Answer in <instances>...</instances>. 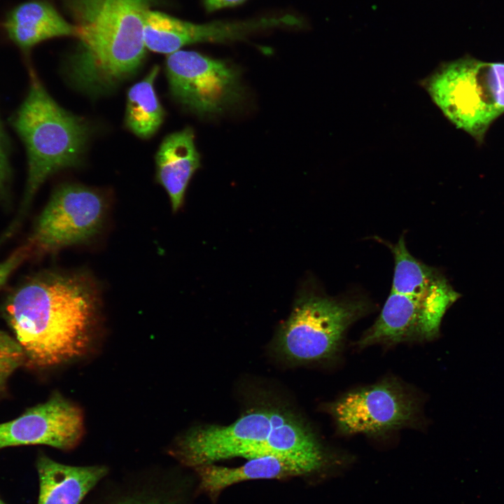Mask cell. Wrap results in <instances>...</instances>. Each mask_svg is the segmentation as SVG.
<instances>
[{
	"label": "cell",
	"mask_w": 504,
	"mask_h": 504,
	"mask_svg": "<svg viewBox=\"0 0 504 504\" xmlns=\"http://www.w3.org/2000/svg\"><path fill=\"white\" fill-rule=\"evenodd\" d=\"M169 453L193 468L233 457L267 456L316 467L325 457L321 444L300 419L274 408L252 411L228 426L192 428Z\"/></svg>",
	"instance_id": "3"
},
{
	"label": "cell",
	"mask_w": 504,
	"mask_h": 504,
	"mask_svg": "<svg viewBox=\"0 0 504 504\" xmlns=\"http://www.w3.org/2000/svg\"><path fill=\"white\" fill-rule=\"evenodd\" d=\"M83 414L59 393L27 410L18 417L0 424V449L20 445L44 444L71 450L84 432Z\"/></svg>",
	"instance_id": "11"
},
{
	"label": "cell",
	"mask_w": 504,
	"mask_h": 504,
	"mask_svg": "<svg viewBox=\"0 0 504 504\" xmlns=\"http://www.w3.org/2000/svg\"><path fill=\"white\" fill-rule=\"evenodd\" d=\"M22 365L23 364L19 362L0 363V393L4 389L9 377Z\"/></svg>",
	"instance_id": "22"
},
{
	"label": "cell",
	"mask_w": 504,
	"mask_h": 504,
	"mask_svg": "<svg viewBox=\"0 0 504 504\" xmlns=\"http://www.w3.org/2000/svg\"><path fill=\"white\" fill-rule=\"evenodd\" d=\"M0 504H6L0 498Z\"/></svg>",
	"instance_id": "24"
},
{
	"label": "cell",
	"mask_w": 504,
	"mask_h": 504,
	"mask_svg": "<svg viewBox=\"0 0 504 504\" xmlns=\"http://www.w3.org/2000/svg\"><path fill=\"white\" fill-rule=\"evenodd\" d=\"M199 479V489L211 498H216L227 487L248 480L281 479L314 472L300 463L267 456L250 458L241 466L225 467L206 464L194 468Z\"/></svg>",
	"instance_id": "16"
},
{
	"label": "cell",
	"mask_w": 504,
	"mask_h": 504,
	"mask_svg": "<svg viewBox=\"0 0 504 504\" xmlns=\"http://www.w3.org/2000/svg\"><path fill=\"white\" fill-rule=\"evenodd\" d=\"M151 0H67L80 41L67 66L77 89L98 94L134 75L146 57L144 22Z\"/></svg>",
	"instance_id": "2"
},
{
	"label": "cell",
	"mask_w": 504,
	"mask_h": 504,
	"mask_svg": "<svg viewBox=\"0 0 504 504\" xmlns=\"http://www.w3.org/2000/svg\"><path fill=\"white\" fill-rule=\"evenodd\" d=\"M2 27L10 41L26 53L44 41L76 36L74 25L42 0H29L16 6L8 13Z\"/></svg>",
	"instance_id": "15"
},
{
	"label": "cell",
	"mask_w": 504,
	"mask_h": 504,
	"mask_svg": "<svg viewBox=\"0 0 504 504\" xmlns=\"http://www.w3.org/2000/svg\"><path fill=\"white\" fill-rule=\"evenodd\" d=\"M106 210V199L99 190L75 183L59 186L28 238L31 256L55 253L90 241L100 232Z\"/></svg>",
	"instance_id": "8"
},
{
	"label": "cell",
	"mask_w": 504,
	"mask_h": 504,
	"mask_svg": "<svg viewBox=\"0 0 504 504\" xmlns=\"http://www.w3.org/2000/svg\"><path fill=\"white\" fill-rule=\"evenodd\" d=\"M246 0H203L204 6L208 12L237 6Z\"/></svg>",
	"instance_id": "23"
},
{
	"label": "cell",
	"mask_w": 504,
	"mask_h": 504,
	"mask_svg": "<svg viewBox=\"0 0 504 504\" xmlns=\"http://www.w3.org/2000/svg\"><path fill=\"white\" fill-rule=\"evenodd\" d=\"M160 68L154 66L139 82L127 92L125 122L136 136L148 139L160 128L164 111L155 93L154 83Z\"/></svg>",
	"instance_id": "18"
},
{
	"label": "cell",
	"mask_w": 504,
	"mask_h": 504,
	"mask_svg": "<svg viewBox=\"0 0 504 504\" xmlns=\"http://www.w3.org/2000/svg\"><path fill=\"white\" fill-rule=\"evenodd\" d=\"M156 180L169 197L173 211L182 206L190 180L200 167V155L190 127L162 140L155 155Z\"/></svg>",
	"instance_id": "14"
},
{
	"label": "cell",
	"mask_w": 504,
	"mask_h": 504,
	"mask_svg": "<svg viewBox=\"0 0 504 504\" xmlns=\"http://www.w3.org/2000/svg\"><path fill=\"white\" fill-rule=\"evenodd\" d=\"M30 256V249L25 244L0 262V289L10 275Z\"/></svg>",
	"instance_id": "20"
},
{
	"label": "cell",
	"mask_w": 504,
	"mask_h": 504,
	"mask_svg": "<svg viewBox=\"0 0 504 504\" xmlns=\"http://www.w3.org/2000/svg\"><path fill=\"white\" fill-rule=\"evenodd\" d=\"M419 83L448 120L479 144L504 113V62L463 57L441 64Z\"/></svg>",
	"instance_id": "6"
},
{
	"label": "cell",
	"mask_w": 504,
	"mask_h": 504,
	"mask_svg": "<svg viewBox=\"0 0 504 504\" xmlns=\"http://www.w3.org/2000/svg\"><path fill=\"white\" fill-rule=\"evenodd\" d=\"M330 410L343 433L379 435L408 424L416 407L401 386L386 380L345 394Z\"/></svg>",
	"instance_id": "10"
},
{
	"label": "cell",
	"mask_w": 504,
	"mask_h": 504,
	"mask_svg": "<svg viewBox=\"0 0 504 504\" xmlns=\"http://www.w3.org/2000/svg\"><path fill=\"white\" fill-rule=\"evenodd\" d=\"M39 479L38 504H83L108 477L104 465H71L41 454L36 461Z\"/></svg>",
	"instance_id": "13"
},
{
	"label": "cell",
	"mask_w": 504,
	"mask_h": 504,
	"mask_svg": "<svg viewBox=\"0 0 504 504\" xmlns=\"http://www.w3.org/2000/svg\"><path fill=\"white\" fill-rule=\"evenodd\" d=\"M7 360H21L24 364V355L15 338L0 330V362Z\"/></svg>",
	"instance_id": "21"
},
{
	"label": "cell",
	"mask_w": 504,
	"mask_h": 504,
	"mask_svg": "<svg viewBox=\"0 0 504 504\" xmlns=\"http://www.w3.org/2000/svg\"><path fill=\"white\" fill-rule=\"evenodd\" d=\"M388 246L394 259L391 288L378 318L359 340L360 347L413 336L435 337L445 312L461 296L441 272L410 253L404 236Z\"/></svg>",
	"instance_id": "5"
},
{
	"label": "cell",
	"mask_w": 504,
	"mask_h": 504,
	"mask_svg": "<svg viewBox=\"0 0 504 504\" xmlns=\"http://www.w3.org/2000/svg\"><path fill=\"white\" fill-rule=\"evenodd\" d=\"M11 175L8 141L0 118V200L8 196Z\"/></svg>",
	"instance_id": "19"
},
{
	"label": "cell",
	"mask_w": 504,
	"mask_h": 504,
	"mask_svg": "<svg viewBox=\"0 0 504 504\" xmlns=\"http://www.w3.org/2000/svg\"><path fill=\"white\" fill-rule=\"evenodd\" d=\"M270 18L239 22L195 24L164 13L148 10L144 18V41L146 49L170 55L182 47L198 43H225L271 28Z\"/></svg>",
	"instance_id": "12"
},
{
	"label": "cell",
	"mask_w": 504,
	"mask_h": 504,
	"mask_svg": "<svg viewBox=\"0 0 504 504\" xmlns=\"http://www.w3.org/2000/svg\"><path fill=\"white\" fill-rule=\"evenodd\" d=\"M100 297L96 281L78 272L43 271L13 289L1 313L24 364L47 368L83 356L97 326Z\"/></svg>",
	"instance_id": "1"
},
{
	"label": "cell",
	"mask_w": 504,
	"mask_h": 504,
	"mask_svg": "<svg viewBox=\"0 0 504 504\" xmlns=\"http://www.w3.org/2000/svg\"><path fill=\"white\" fill-rule=\"evenodd\" d=\"M368 309V302L358 298L302 295L281 328L279 346L295 360L329 358L338 350L348 328Z\"/></svg>",
	"instance_id": "7"
},
{
	"label": "cell",
	"mask_w": 504,
	"mask_h": 504,
	"mask_svg": "<svg viewBox=\"0 0 504 504\" xmlns=\"http://www.w3.org/2000/svg\"><path fill=\"white\" fill-rule=\"evenodd\" d=\"M102 491L90 504H188L164 476H131Z\"/></svg>",
	"instance_id": "17"
},
{
	"label": "cell",
	"mask_w": 504,
	"mask_h": 504,
	"mask_svg": "<svg viewBox=\"0 0 504 504\" xmlns=\"http://www.w3.org/2000/svg\"><path fill=\"white\" fill-rule=\"evenodd\" d=\"M10 124L25 148L27 176L21 204L1 234L0 246L18 230L43 183L59 171L79 165L90 131L84 118L52 99L33 70L27 94Z\"/></svg>",
	"instance_id": "4"
},
{
	"label": "cell",
	"mask_w": 504,
	"mask_h": 504,
	"mask_svg": "<svg viewBox=\"0 0 504 504\" xmlns=\"http://www.w3.org/2000/svg\"><path fill=\"white\" fill-rule=\"evenodd\" d=\"M165 71L174 99L200 115L223 112L242 96L234 68L195 51L179 50L169 55Z\"/></svg>",
	"instance_id": "9"
}]
</instances>
